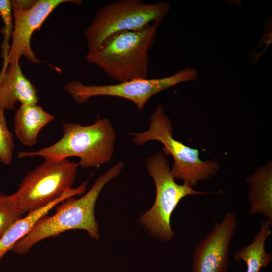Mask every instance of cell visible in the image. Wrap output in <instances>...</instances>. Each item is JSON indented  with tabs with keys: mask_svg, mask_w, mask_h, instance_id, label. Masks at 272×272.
<instances>
[{
	"mask_svg": "<svg viewBox=\"0 0 272 272\" xmlns=\"http://www.w3.org/2000/svg\"><path fill=\"white\" fill-rule=\"evenodd\" d=\"M197 71L186 67L171 76L159 79L134 80L113 85H86L79 81L67 82L65 91L77 103L84 104L93 97H118L133 102L138 109L142 110L153 96L181 83L194 80Z\"/></svg>",
	"mask_w": 272,
	"mask_h": 272,
	"instance_id": "obj_8",
	"label": "cell"
},
{
	"mask_svg": "<svg viewBox=\"0 0 272 272\" xmlns=\"http://www.w3.org/2000/svg\"><path fill=\"white\" fill-rule=\"evenodd\" d=\"M237 224L234 213L227 212L220 223L196 245L192 254V272H227L229 246Z\"/></svg>",
	"mask_w": 272,
	"mask_h": 272,
	"instance_id": "obj_10",
	"label": "cell"
},
{
	"mask_svg": "<svg viewBox=\"0 0 272 272\" xmlns=\"http://www.w3.org/2000/svg\"><path fill=\"white\" fill-rule=\"evenodd\" d=\"M83 192V189L81 186L72 188L58 199L43 208L28 213L26 216L14 223L0 238V260L7 252L12 250L14 245L25 236L36 223L55 206L65 199L80 195Z\"/></svg>",
	"mask_w": 272,
	"mask_h": 272,
	"instance_id": "obj_14",
	"label": "cell"
},
{
	"mask_svg": "<svg viewBox=\"0 0 272 272\" xmlns=\"http://www.w3.org/2000/svg\"><path fill=\"white\" fill-rule=\"evenodd\" d=\"M64 3L83 4L80 0H13L14 29L8 59V65L18 62L21 56L32 63L41 62L32 51L31 38L35 31L59 5Z\"/></svg>",
	"mask_w": 272,
	"mask_h": 272,
	"instance_id": "obj_9",
	"label": "cell"
},
{
	"mask_svg": "<svg viewBox=\"0 0 272 272\" xmlns=\"http://www.w3.org/2000/svg\"><path fill=\"white\" fill-rule=\"evenodd\" d=\"M78 166L67 158L47 159L28 172L14 194L22 213L43 208L71 189Z\"/></svg>",
	"mask_w": 272,
	"mask_h": 272,
	"instance_id": "obj_7",
	"label": "cell"
},
{
	"mask_svg": "<svg viewBox=\"0 0 272 272\" xmlns=\"http://www.w3.org/2000/svg\"><path fill=\"white\" fill-rule=\"evenodd\" d=\"M124 166L119 162L100 176L90 190L82 197H73L61 202L56 213L42 217L30 231L13 246L12 250L18 254H27L32 247L44 239L55 237L71 230L80 229L87 232L94 239L99 238L98 224L94 214L95 206L104 186L115 178Z\"/></svg>",
	"mask_w": 272,
	"mask_h": 272,
	"instance_id": "obj_1",
	"label": "cell"
},
{
	"mask_svg": "<svg viewBox=\"0 0 272 272\" xmlns=\"http://www.w3.org/2000/svg\"><path fill=\"white\" fill-rule=\"evenodd\" d=\"M170 8L167 2L149 4L141 0H119L104 5L97 11L84 31L88 51L98 48L114 33L161 22Z\"/></svg>",
	"mask_w": 272,
	"mask_h": 272,
	"instance_id": "obj_5",
	"label": "cell"
},
{
	"mask_svg": "<svg viewBox=\"0 0 272 272\" xmlns=\"http://www.w3.org/2000/svg\"><path fill=\"white\" fill-rule=\"evenodd\" d=\"M160 23L109 36L98 48L88 51L86 61L96 64L118 83L148 79L149 51Z\"/></svg>",
	"mask_w": 272,
	"mask_h": 272,
	"instance_id": "obj_2",
	"label": "cell"
},
{
	"mask_svg": "<svg viewBox=\"0 0 272 272\" xmlns=\"http://www.w3.org/2000/svg\"><path fill=\"white\" fill-rule=\"evenodd\" d=\"M38 100L35 87L23 74L19 62L0 72V106L4 110L14 109L18 101L36 105Z\"/></svg>",
	"mask_w": 272,
	"mask_h": 272,
	"instance_id": "obj_11",
	"label": "cell"
},
{
	"mask_svg": "<svg viewBox=\"0 0 272 272\" xmlns=\"http://www.w3.org/2000/svg\"><path fill=\"white\" fill-rule=\"evenodd\" d=\"M129 134L132 135L131 142L137 146H144L150 141L161 143L164 146V153L173 157L174 162L171 172L173 177L182 180L183 183L191 187L198 181L216 175L219 169L217 160H201L198 150L174 138L171 121L162 105H158L152 114L148 129Z\"/></svg>",
	"mask_w": 272,
	"mask_h": 272,
	"instance_id": "obj_4",
	"label": "cell"
},
{
	"mask_svg": "<svg viewBox=\"0 0 272 272\" xmlns=\"http://www.w3.org/2000/svg\"><path fill=\"white\" fill-rule=\"evenodd\" d=\"M146 168L154 180L156 194L153 206L141 217L140 222L157 238L170 240L174 236L170 218L179 201L186 196L207 192L196 191L185 183L177 184L163 151L148 157Z\"/></svg>",
	"mask_w": 272,
	"mask_h": 272,
	"instance_id": "obj_6",
	"label": "cell"
},
{
	"mask_svg": "<svg viewBox=\"0 0 272 272\" xmlns=\"http://www.w3.org/2000/svg\"><path fill=\"white\" fill-rule=\"evenodd\" d=\"M249 214H260L272 222V164L269 161L246 179Z\"/></svg>",
	"mask_w": 272,
	"mask_h": 272,
	"instance_id": "obj_12",
	"label": "cell"
},
{
	"mask_svg": "<svg viewBox=\"0 0 272 272\" xmlns=\"http://www.w3.org/2000/svg\"><path fill=\"white\" fill-rule=\"evenodd\" d=\"M271 223L268 220H263L260 224V230L253 241L235 251V261H244L246 266V272H259L271 262L272 255L266 251L265 244L271 233Z\"/></svg>",
	"mask_w": 272,
	"mask_h": 272,
	"instance_id": "obj_15",
	"label": "cell"
},
{
	"mask_svg": "<svg viewBox=\"0 0 272 272\" xmlns=\"http://www.w3.org/2000/svg\"><path fill=\"white\" fill-rule=\"evenodd\" d=\"M0 17L4 24L3 28L0 30V33L3 36L1 52L3 59L1 71H5L9 66L8 59L11 46L10 40L12 38L14 29L12 1L0 0Z\"/></svg>",
	"mask_w": 272,
	"mask_h": 272,
	"instance_id": "obj_16",
	"label": "cell"
},
{
	"mask_svg": "<svg viewBox=\"0 0 272 272\" xmlns=\"http://www.w3.org/2000/svg\"><path fill=\"white\" fill-rule=\"evenodd\" d=\"M4 111L0 106V162L4 165H9L12 160L14 142L7 126Z\"/></svg>",
	"mask_w": 272,
	"mask_h": 272,
	"instance_id": "obj_18",
	"label": "cell"
},
{
	"mask_svg": "<svg viewBox=\"0 0 272 272\" xmlns=\"http://www.w3.org/2000/svg\"><path fill=\"white\" fill-rule=\"evenodd\" d=\"M54 119L37 104H21L14 118L16 136L23 145L32 146L36 144L41 129Z\"/></svg>",
	"mask_w": 272,
	"mask_h": 272,
	"instance_id": "obj_13",
	"label": "cell"
},
{
	"mask_svg": "<svg viewBox=\"0 0 272 272\" xmlns=\"http://www.w3.org/2000/svg\"><path fill=\"white\" fill-rule=\"evenodd\" d=\"M62 138L49 147L34 152H19L18 157L40 156L44 159L78 157L82 168L97 167L109 162L112 157L116 135L107 118L97 119L92 124L83 126L64 123Z\"/></svg>",
	"mask_w": 272,
	"mask_h": 272,
	"instance_id": "obj_3",
	"label": "cell"
},
{
	"mask_svg": "<svg viewBox=\"0 0 272 272\" xmlns=\"http://www.w3.org/2000/svg\"><path fill=\"white\" fill-rule=\"evenodd\" d=\"M23 215L14 194L7 195L0 191V238Z\"/></svg>",
	"mask_w": 272,
	"mask_h": 272,
	"instance_id": "obj_17",
	"label": "cell"
}]
</instances>
